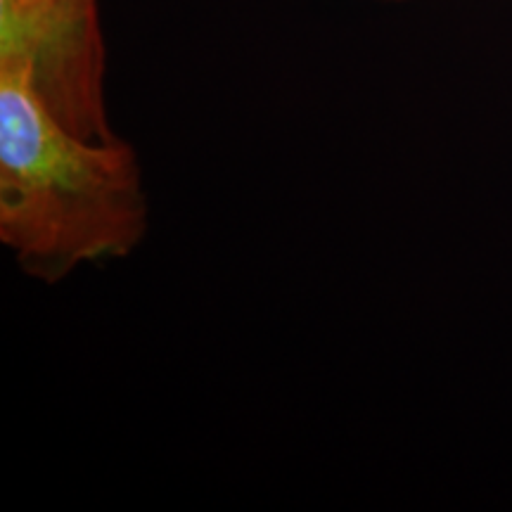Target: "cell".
<instances>
[{
    "mask_svg": "<svg viewBox=\"0 0 512 512\" xmlns=\"http://www.w3.org/2000/svg\"><path fill=\"white\" fill-rule=\"evenodd\" d=\"M147 233L136 150L69 131L27 74L0 62V242L29 278L128 256Z\"/></svg>",
    "mask_w": 512,
    "mask_h": 512,
    "instance_id": "cell-1",
    "label": "cell"
},
{
    "mask_svg": "<svg viewBox=\"0 0 512 512\" xmlns=\"http://www.w3.org/2000/svg\"><path fill=\"white\" fill-rule=\"evenodd\" d=\"M0 57L57 98L95 93L105 86L98 0H0Z\"/></svg>",
    "mask_w": 512,
    "mask_h": 512,
    "instance_id": "cell-2",
    "label": "cell"
}]
</instances>
